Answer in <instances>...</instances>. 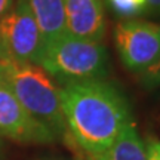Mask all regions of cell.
<instances>
[{
    "label": "cell",
    "mask_w": 160,
    "mask_h": 160,
    "mask_svg": "<svg viewBox=\"0 0 160 160\" xmlns=\"http://www.w3.org/2000/svg\"><path fill=\"white\" fill-rule=\"evenodd\" d=\"M40 65L61 85L88 80H102L107 76L108 55L101 42L76 39L68 33L45 43Z\"/></svg>",
    "instance_id": "3"
},
{
    "label": "cell",
    "mask_w": 160,
    "mask_h": 160,
    "mask_svg": "<svg viewBox=\"0 0 160 160\" xmlns=\"http://www.w3.org/2000/svg\"><path fill=\"white\" fill-rule=\"evenodd\" d=\"M147 160H160V139L154 137H148L144 142Z\"/></svg>",
    "instance_id": "12"
},
{
    "label": "cell",
    "mask_w": 160,
    "mask_h": 160,
    "mask_svg": "<svg viewBox=\"0 0 160 160\" xmlns=\"http://www.w3.org/2000/svg\"><path fill=\"white\" fill-rule=\"evenodd\" d=\"M65 28L82 40L101 42L105 33L104 6L101 0H62Z\"/></svg>",
    "instance_id": "7"
},
{
    "label": "cell",
    "mask_w": 160,
    "mask_h": 160,
    "mask_svg": "<svg viewBox=\"0 0 160 160\" xmlns=\"http://www.w3.org/2000/svg\"><path fill=\"white\" fill-rule=\"evenodd\" d=\"M107 2L117 15L126 19L142 15L147 11V0H107Z\"/></svg>",
    "instance_id": "10"
},
{
    "label": "cell",
    "mask_w": 160,
    "mask_h": 160,
    "mask_svg": "<svg viewBox=\"0 0 160 160\" xmlns=\"http://www.w3.org/2000/svg\"><path fill=\"white\" fill-rule=\"evenodd\" d=\"M138 79L141 82V85L145 89H148V91L159 88L160 86V58L151 67H148L141 74H138Z\"/></svg>",
    "instance_id": "11"
},
{
    "label": "cell",
    "mask_w": 160,
    "mask_h": 160,
    "mask_svg": "<svg viewBox=\"0 0 160 160\" xmlns=\"http://www.w3.org/2000/svg\"><path fill=\"white\" fill-rule=\"evenodd\" d=\"M40 160H49V159H40Z\"/></svg>",
    "instance_id": "16"
},
{
    "label": "cell",
    "mask_w": 160,
    "mask_h": 160,
    "mask_svg": "<svg viewBox=\"0 0 160 160\" xmlns=\"http://www.w3.org/2000/svg\"><path fill=\"white\" fill-rule=\"evenodd\" d=\"M0 80L30 114L48 126L57 138H68L59 101V88L40 65L33 62H0Z\"/></svg>",
    "instance_id": "2"
},
{
    "label": "cell",
    "mask_w": 160,
    "mask_h": 160,
    "mask_svg": "<svg viewBox=\"0 0 160 160\" xmlns=\"http://www.w3.org/2000/svg\"><path fill=\"white\" fill-rule=\"evenodd\" d=\"M145 13L160 15V0H147V11Z\"/></svg>",
    "instance_id": "13"
},
{
    "label": "cell",
    "mask_w": 160,
    "mask_h": 160,
    "mask_svg": "<svg viewBox=\"0 0 160 160\" xmlns=\"http://www.w3.org/2000/svg\"><path fill=\"white\" fill-rule=\"evenodd\" d=\"M0 135L21 144H52L53 132L24 108L0 80Z\"/></svg>",
    "instance_id": "6"
},
{
    "label": "cell",
    "mask_w": 160,
    "mask_h": 160,
    "mask_svg": "<svg viewBox=\"0 0 160 160\" xmlns=\"http://www.w3.org/2000/svg\"><path fill=\"white\" fill-rule=\"evenodd\" d=\"M114 42L123 65L141 74L160 58V24L123 19L116 25Z\"/></svg>",
    "instance_id": "5"
},
{
    "label": "cell",
    "mask_w": 160,
    "mask_h": 160,
    "mask_svg": "<svg viewBox=\"0 0 160 160\" xmlns=\"http://www.w3.org/2000/svg\"><path fill=\"white\" fill-rule=\"evenodd\" d=\"M59 101L68 137L89 157L104 154L131 120L125 98L102 80L64 85Z\"/></svg>",
    "instance_id": "1"
},
{
    "label": "cell",
    "mask_w": 160,
    "mask_h": 160,
    "mask_svg": "<svg viewBox=\"0 0 160 160\" xmlns=\"http://www.w3.org/2000/svg\"><path fill=\"white\" fill-rule=\"evenodd\" d=\"M13 8V0H0V18H3Z\"/></svg>",
    "instance_id": "14"
},
{
    "label": "cell",
    "mask_w": 160,
    "mask_h": 160,
    "mask_svg": "<svg viewBox=\"0 0 160 160\" xmlns=\"http://www.w3.org/2000/svg\"><path fill=\"white\" fill-rule=\"evenodd\" d=\"M74 160H91V159H89V156H86L85 153H76Z\"/></svg>",
    "instance_id": "15"
},
{
    "label": "cell",
    "mask_w": 160,
    "mask_h": 160,
    "mask_svg": "<svg viewBox=\"0 0 160 160\" xmlns=\"http://www.w3.org/2000/svg\"><path fill=\"white\" fill-rule=\"evenodd\" d=\"M45 42L37 22L24 0L0 18V62L39 64Z\"/></svg>",
    "instance_id": "4"
},
{
    "label": "cell",
    "mask_w": 160,
    "mask_h": 160,
    "mask_svg": "<svg viewBox=\"0 0 160 160\" xmlns=\"http://www.w3.org/2000/svg\"><path fill=\"white\" fill-rule=\"evenodd\" d=\"M91 160H147L145 145L138 135L135 123L129 120L119 133L114 144L104 154L89 157Z\"/></svg>",
    "instance_id": "9"
},
{
    "label": "cell",
    "mask_w": 160,
    "mask_h": 160,
    "mask_svg": "<svg viewBox=\"0 0 160 160\" xmlns=\"http://www.w3.org/2000/svg\"><path fill=\"white\" fill-rule=\"evenodd\" d=\"M33 13L43 42L53 40L67 33L62 0H24Z\"/></svg>",
    "instance_id": "8"
}]
</instances>
